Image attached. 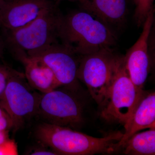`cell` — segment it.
I'll use <instances>...</instances> for the list:
<instances>
[{
    "label": "cell",
    "instance_id": "6da1fadb",
    "mask_svg": "<svg viewBox=\"0 0 155 155\" xmlns=\"http://www.w3.org/2000/svg\"><path fill=\"white\" fill-rule=\"evenodd\" d=\"M120 131L103 137H96L74 129L44 122L37 127L35 136L41 144L58 155H92L110 154L120 150L119 142L123 136Z\"/></svg>",
    "mask_w": 155,
    "mask_h": 155
},
{
    "label": "cell",
    "instance_id": "7a4b0ae2",
    "mask_svg": "<svg viewBox=\"0 0 155 155\" xmlns=\"http://www.w3.org/2000/svg\"><path fill=\"white\" fill-rule=\"evenodd\" d=\"M59 38L61 44L79 56L112 48L117 42L116 35L107 26L83 10L64 15Z\"/></svg>",
    "mask_w": 155,
    "mask_h": 155
},
{
    "label": "cell",
    "instance_id": "3957f363",
    "mask_svg": "<svg viewBox=\"0 0 155 155\" xmlns=\"http://www.w3.org/2000/svg\"><path fill=\"white\" fill-rule=\"evenodd\" d=\"M63 16L57 4L25 26L15 30H5V46L13 54L21 52L32 56L59 43V28Z\"/></svg>",
    "mask_w": 155,
    "mask_h": 155
},
{
    "label": "cell",
    "instance_id": "277c9868",
    "mask_svg": "<svg viewBox=\"0 0 155 155\" xmlns=\"http://www.w3.org/2000/svg\"><path fill=\"white\" fill-rule=\"evenodd\" d=\"M121 56L111 48H104L92 54L80 56L77 78L85 84L92 97L102 107Z\"/></svg>",
    "mask_w": 155,
    "mask_h": 155
},
{
    "label": "cell",
    "instance_id": "5b68a950",
    "mask_svg": "<svg viewBox=\"0 0 155 155\" xmlns=\"http://www.w3.org/2000/svg\"><path fill=\"white\" fill-rule=\"evenodd\" d=\"M136 86L125 67L124 56L119 60L108 90L101 116L109 122L124 125L144 93Z\"/></svg>",
    "mask_w": 155,
    "mask_h": 155
},
{
    "label": "cell",
    "instance_id": "8992f818",
    "mask_svg": "<svg viewBox=\"0 0 155 155\" xmlns=\"http://www.w3.org/2000/svg\"><path fill=\"white\" fill-rule=\"evenodd\" d=\"M74 91L54 90L40 95L37 114L47 123L75 129L84 122L82 104Z\"/></svg>",
    "mask_w": 155,
    "mask_h": 155
},
{
    "label": "cell",
    "instance_id": "52a82bcc",
    "mask_svg": "<svg viewBox=\"0 0 155 155\" xmlns=\"http://www.w3.org/2000/svg\"><path fill=\"white\" fill-rule=\"evenodd\" d=\"M39 95L31 91L24 74L15 70L0 101L12 118L14 132L37 114Z\"/></svg>",
    "mask_w": 155,
    "mask_h": 155
},
{
    "label": "cell",
    "instance_id": "ba28073f",
    "mask_svg": "<svg viewBox=\"0 0 155 155\" xmlns=\"http://www.w3.org/2000/svg\"><path fill=\"white\" fill-rule=\"evenodd\" d=\"M30 57L37 58L49 67L62 86L72 91L77 90L80 56L69 48L58 43Z\"/></svg>",
    "mask_w": 155,
    "mask_h": 155
},
{
    "label": "cell",
    "instance_id": "9c48e42d",
    "mask_svg": "<svg viewBox=\"0 0 155 155\" xmlns=\"http://www.w3.org/2000/svg\"><path fill=\"white\" fill-rule=\"evenodd\" d=\"M154 21V9L151 11L143 25L140 36L124 56L125 66L130 79L143 89L150 69L149 42Z\"/></svg>",
    "mask_w": 155,
    "mask_h": 155
},
{
    "label": "cell",
    "instance_id": "30bf717a",
    "mask_svg": "<svg viewBox=\"0 0 155 155\" xmlns=\"http://www.w3.org/2000/svg\"><path fill=\"white\" fill-rule=\"evenodd\" d=\"M58 4L52 0H0V19L5 30H15Z\"/></svg>",
    "mask_w": 155,
    "mask_h": 155
},
{
    "label": "cell",
    "instance_id": "8fae6325",
    "mask_svg": "<svg viewBox=\"0 0 155 155\" xmlns=\"http://www.w3.org/2000/svg\"><path fill=\"white\" fill-rule=\"evenodd\" d=\"M81 9L102 22L114 33L125 24L128 12L127 0H85Z\"/></svg>",
    "mask_w": 155,
    "mask_h": 155
},
{
    "label": "cell",
    "instance_id": "7c38bea8",
    "mask_svg": "<svg viewBox=\"0 0 155 155\" xmlns=\"http://www.w3.org/2000/svg\"><path fill=\"white\" fill-rule=\"evenodd\" d=\"M14 55L23 64L25 79L31 87L45 94L62 86L52 71L40 60L24 53Z\"/></svg>",
    "mask_w": 155,
    "mask_h": 155
},
{
    "label": "cell",
    "instance_id": "4fadbf2b",
    "mask_svg": "<svg viewBox=\"0 0 155 155\" xmlns=\"http://www.w3.org/2000/svg\"><path fill=\"white\" fill-rule=\"evenodd\" d=\"M155 94L145 91L130 118L123 125L125 131L119 145H122L134 134L146 128H155Z\"/></svg>",
    "mask_w": 155,
    "mask_h": 155
},
{
    "label": "cell",
    "instance_id": "5bb4252c",
    "mask_svg": "<svg viewBox=\"0 0 155 155\" xmlns=\"http://www.w3.org/2000/svg\"><path fill=\"white\" fill-rule=\"evenodd\" d=\"M121 150L125 155H155V128L134 134L122 145Z\"/></svg>",
    "mask_w": 155,
    "mask_h": 155
},
{
    "label": "cell",
    "instance_id": "9a60e30c",
    "mask_svg": "<svg viewBox=\"0 0 155 155\" xmlns=\"http://www.w3.org/2000/svg\"><path fill=\"white\" fill-rule=\"evenodd\" d=\"M135 5L134 11V20L138 27L143 26L147 17L154 10V0H134Z\"/></svg>",
    "mask_w": 155,
    "mask_h": 155
},
{
    "label": "cell",
    "instance_id": "2e32d148",
    "mask_svg": "<svg viewBox=\"0 0 155 155\" xmlns=\"http://www.w3.org/2000/svg\"><path fill=\"white\" fill-rule=\"evenodd\" d=\"M15 69L5 64H0V101Z\"/></svg>",
    "mask_w": 155,
    "mask_h": 155
},
{
    "label": "cell",
    "instance_id": "e0dca14e",
    "mask_svg": "<svg viewBox=\"0 0 155 155\" xmlns=\"http://www.w3.org/2000/svg\"><path fill=\"white\" fill-rule=\"evenodd\" d=\"M14 129V123L10 114L0 101V130L10 131Z\"/></svg>",
    "mask_w": 155,
    "mask_h": 155
},
{
    "label": "cell",
    "instance_id": "ac0fdd59",
    "mask_svg": "<svg viewBox=\"0 0 155 155\" xmlns=\"http://www.w3.org/2000/svg\"><path fill=\"white\" fill-rule=\"evenodd\" d=\"M18 146L14 140L8 139L0 144V155H17Z\"/></svg>",
    "mask_w": 155,
    "mask_h": 155
},
{
    "label": "cell",
    "instance_id": "d6986e66",
    "mask_svg": "<svg viewBox=\"0 0 155 155\" xmlns=\"http://www.w3.org/2000/svg\"><path fill=\"white\" fill-rule=\"evenodd\" d=\"M28 154L31 155H58L53 150L44 145L35 147L31 150Z\"/></svg>",
    "mask_w": 155,
    "mask_h": 155
},
{
    "label": "cell",
    "instance_id": "ffe728a7",
    "mask_svg": "<svg viewBox=\"0 0 155 155\" xmlns=\"http://www.w3.org/2000/svg\"><path fill=\"white\" fill-rule=\"evenodd\" d=\"M9 131L0 130V144L8 139Z\"/></svg>",
    "mask_w": 155,
    "mask_h": 155
},
{
    "label": "cell",
    "instance_id": "44dd1931",
    "mask_svg": "<svg viewBox=\"0 0 155 155\" xmlns=\"http://www.w3.org/2000/svg\"><path fill=\"white\" fill-rule=\"evenodd\" d=\"M5 47V44L4 39L0 38V59L2 57Z\"/></svg>",
    "mask_w": 155,
    "mask_h": 155
},
{
    "label": "cell",
    "instance_id": "7402d4cb",
    "mask_svg": "<svg viewBox=\"0 0 155 155\" xmlns=\"http://www.w3.org/2000/svg\"><path fill=\"white\" fill-rule=\"evenodd\" d=\"M52 1H56V2H60V1H69V2H78L81 3V2L85 1V0H52Z\"/></svg>",
    "mask_w": 155,
    "mask_h": 155
},
{
    "label": "cell",
    "instance_id": "603a6c76",
    "mask_svg": "<svg viewBox=\"0 0 155 155\" xmlns=\"http://www.w3.org/2000/svg\"><path fill=\"white\" fill-rule=\"evenodd\" d=\"M0 26H2V24H1V19H0Z\"/></svg>",
    "mask_w": 155,
    "mask_h": 155
}]
</instances>
